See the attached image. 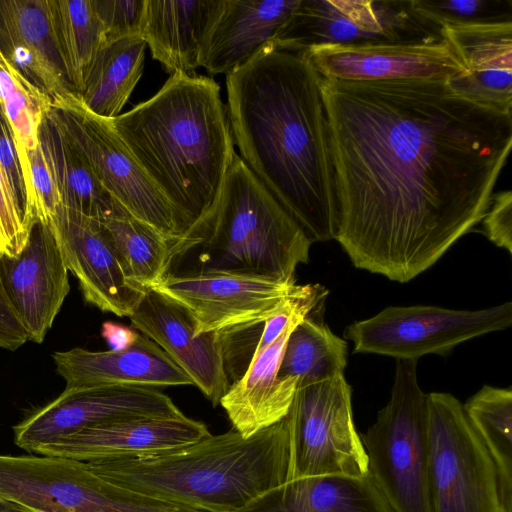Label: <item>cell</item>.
I'll return each instance as SVG.
<instances>
[{
	"label": "cell",
	"mask_w": 512,
	"mask_h": 512,
	"mask_svg": "<svg viewBox=\"0 0 512 512\" xmlns=\"http://www.w3.org/2000/svg\"><path fill=\"white\" fill-rule=\"evenodd\" d=\"M321 310L305 317L290 333L285 345L278 376L296 378L297 387L344 374L347 342L321 320Z\"/></svg>",
	"instance_id": "obj_28"
},
{
	"label": "cell",
	"mask_w": 512,
	"mask_h": 512,
	"mask_svg": "<svg viewBox=\"0 0 512 512\" xmlns=\"http://www.w3.org/2000/svg\"><path fill=\"white\" fill-rule=\"evenodd\" d=\"M298 286L255 274L199 268L168 273L151 289L183 307L200 335L264 323Z\"/></svg>",
	"instance_id": "obj_12"
},
{
	"label": "cell",
	"mask_w": 512,
	"mask_h": 512,
	"mask_svg": "<svg viewBox=\"0 0 512 512\" xmlns=\"http://www.w3.org/2000/svg\"><path fill=\"white\" fill-rule=\"evenodd\" d=\"M511 324V302L480 310L390 306L348 325L344 338L352 341L354 353L417 361L429 354L446 356L460 343L505 330Z\"/></svg>",
	"instance_id": "obj_11"
},
{
	"label": "cell",
	"mask_w": 512,
	"mask_h": 512,
	"mask_svg": "<svg viewBox=\"0 0 512 512\" xmlns=\"http://www.w3.org/2000/svg\"><path fill=\"white\" fill-rule=\"evenodd\" d=\"M28 340L0 286V347L15 350Z\"/></svg>",
	"instance_id": "obj_39"
},
{
	"label": "cell",
	"mask_w": 512,
	"mask_h": 512,
	"mask_svg": "<svg viewBox=\"0 0 512 512\" xmlns=\"http://www.w3.org/2000/svg\"><path fill=\"white\" fill-rule=\"evenodd\" d=\"M146 46L140 34L105 42L79 95L91 112L105 119L120 115L142 76Z\"/></svg>",
	"instance_id": "obj_27"
},
{
	"label": "cell",
	"mask_w": 512,
	"mask_h": 512,
	"mask_svg": "<svg viewBox=\"0 0 512 512\" xmlns=\"http://www.w3.org/2000/svg\"><path fill=\"white\" fill-rule=\"evenodd\" d=\"M51 102L0 51V107L13 135L23 177L28 167L27 154L38 146L39 128Z\"/></svg>",
	"instance_id": "obj_32"
},
{
	"label": "cell",
	"mask_w": 512,
	"mask_h": 512,
	"mask_svg": "<svg viewBox=\"0 0 512 512\" xmlns=\"http://www.w3.org/2000/svg\"><path fill=\"white\" fill-rule=\"evenodd\" d=\"M143 495L206 512H241L289 479L287 418L245 438L235 429L187 445L82 461Z\"/></svg>",
	"instance_id": "obj_4"
},
{
	"label": "cell",
	"mask_w": 512,
	"mask_h": 512,
	"mask_svg": "<svg viewBox=\"0 0 512 512\" xmlns=\"http://www.w3.org/2000/svg\"><path fill=\"white\" fill-rule=\"evenodd\" d=\"M184 414L157 387L107 385L65 388L53 401L13 427L17 446L35 453L80 430L141 417H180Z\"/></svg>",
	"instance_id": "obj_13"
},
{
	"label": "cell",
	"mask_w": 512,
	"mask_h": 512,
	"mask_svg": "<svg viewBox=\"0 0 512 512\" xmlns=\"http://www.w3.org/2000/svg\"><path fill=\"white\" fill-rule=\"evenodd\" d=\"M321 80L305 51L273 42L226 75L239 157L312 243L335 239L338 229Z\"/></svg>",
	"instance_id": "obj_2"
},
{
	"label": "cell",
	"mask_w": 512,
	"mask_h": 512,
	"mask_svg": "<svg viewBox=\"0 0 512 512\" xmlns=\"http://www.w3.org/2000/svg\"><path fill=\"white\" fill-rule=\"evenodd\" d=\"M0 512H32L29 509L0 497Z\"/></svg>",
	"instance_id": "obj_41"
},
{
	"label": "cell",
	"mask_w": 512,
	"mask_h": 512,
	"mask_svg": "<svg viewBox=\"0 0 512 512\" xmlns=\"http://www.w3.org/2000/svg\"><path fill=\"white\" fill-rule=\"evenodd\" d=\"M65 388L107 385L151 387L193 385L190 377L152 340L137 337L121 350L73 348L53 354Z\"/></svg>",
	"instance_id": "obj_21"
},
{
	"label": "cell",
	"mask_w": 512,
	"mask_h": 512,
	"mask_svg": "<svg viewBox=\"0 0 512 512\" xmlns=\"http://www.w3.org/2000/svg\"><path fill=\"white\" fill-rule=\"evenodd\" d=\"M462 406L496 464L506 505L512 509V389L485 385Z\"/></svg>",
	"instance_id": "obj_31"
},
{
	"label": "cell",
	"mask_w": 512,
	"mask_h": 512,
	"mask_svg": "<svg viewBox=\"0 0 512 512\" xmlns=\"http://www.w3.org/2000/svg\"><path fill=\"white\" fill-rule=\"evenodd\" d=\"M0 51L51 99L75 93L58 50L49 0H0Z\"/></svg>",
	"instance_id": "obj_22"
},
{
	"label": "cell",
	"mask_w": 512,
	"mask_h": 512,
	"mask_svg": "<svg viewBox=\"0 0 512 512\" xmlns=\"http://www.w3.org/2000/svg\"><path fill=\"white\" fill-rule=\"evenodd\" d=\"M201 421L180 417H141L80 430L35 453L78 461L166 450L197 442L210 435Z\"/></svg>",
	"instance_id": "obj_20"
},
{
	"label": "cell",
	"mask_w": 512,
	"mask_h": 512,
	"mask_svg": "<svg viewBox=\"0 0 512 512\" xmlns=\"http://www.w3.org/2000/svg\"><path fill=\"white\" fill-rule=\"evenodd\" d=\"M443 38L465 67L445 81L458 95L512 112V22L445 25Z\"/></svg>",
	"instance_id": "obj_18"
},
{
	"label": "cell",
	"mask_w": 512,
	"mask_h": 512,
	"mask_svg": "<svg viewBox=\"0 0 512 512\" xmlns=\"http://www.w3.org/2000/svg\"><path fill=\"white\" fill-rule=\"evenodd\" d=\"M311 244L236 154L217 210L197 246L203 248L200 268L296 283V268L308 263Z\"/></svg>",
	"instance_id": "obj_5"
},
{
	"label": "cell",
	"mask_w": 512,
	"mask_h": 512,
	"mask_svg": "<svg viewBox=\"0 0 512 512\" xmlns=\"http://www.w3.org/2000/svg\"><path fill=\"white\" fill-rule=\"evenodd\" d=\"M218 0H144L140 35L170 74H194Z\"/></svg>",
	"instance_id": "obj_24"
},
{
	"label": "cell",
	"mask_w": 512,
	"mask_h": 512,
	"mask_svg": "<svg viewBox=\"0 0 512 512\" xmlns=\"http://www.w3.org/2000/svg\"><path fill=\"white\" fill-rule=\"evenodd\" d=\"M241 512H393L369 475L286 481Z\"/></svg>",
	"instance_id": "obj_25"
},
{
	"label": "cell",
	"mask_w": 512,
	"mask_h": 512,
	"mask_svg": "<svg viewBox=\"0 0 512 512\" xmlns=\"http://www.w3.org/2000/svg\"><path fill=\"white\" fill-rule=\"evenodd\" d=\"M0 162L26 217V192L22 170L16 153L15 143L10 126L0 107ZM29 224V223H28ZM30 225V224H29Z\"/></svg>",
	"instance_id": "obj_38"
},
{
	"label": "cell",
	"mask_w": 512,
	"mask_h": 512,
	"mask_svg": "<svg viewBox=\"0 0 512 512\" xmlns=\"http://www.w3.org/2000/svg\"><path fill=\"white\" fill-rule=\"evenodd\" d=\"M412 5L421 15L442 27L512 22V0H412Z\"/></svg>",
	"instance_id": "obj_33"
},
{
	"label": "cell",
	"mask_w": 512,
	"mask_h": 512,
	"mask_svg": "<svg viewBox=\"0 0 512 512\" xmlns=\"http://www.w3.org/2000/svg\"><path fill=\"white\" fill-rule=\"evenodd\" d=\"M106 41L140 34L144 0H93Z\"/></svg>",
	"instance_id": "obj_36"
},
{
	"label": "cell",
	"mask_w": 512,
	"mask_h": 512,
	"mask_svg": "<svg viewBox=\"0 0 512 512\" xmlns=\"http://www.w3.org/2000/svg\"><path fill=\"white\" fill-rule=\"evenodd\" d=\"M443 27L412 0H299L274 44L293 51L323 45L432 44Z\"/></svg>",
	"instance_id": "obj_9"
},
{
	"label": "cell",
	"mask_w": 512,
	"mask_h": 512,
	"mask_svg": "<svg viewBox=\"0 0 512 512\" xmlns=\"http://www.w3.org/2000/svg\"><path fill=\"white\" fill-rule=\"evenodd\" d=\"M49 114L109 195L131 217L172 242L173 259L178 258L184 229L109 120L91 112L76 93L53 98Z\"/></svg>",
	"instance_id": "obj_7"
},
{
	"label": "cell",
	"mask_w": 512,
	"mask_h": 512,
	"mask_svg": "<svg viewBox=\"0 0 512 512\" xmlns=\"http://www.w3.org/2000/svg\"><path fill=\"white\" fill-rule=\"evenodd\" d=\"M483 233L490 242L512 253V192L493 194L482 219Z\"/></svg>",
	"instance_id": "obj_37"
},
{
	"label": "cell",
	"mask_w": 512,
	"mask_h": 512,
	"mask_svg": "<svg viewBox=\"0 0 512 512\" xmlns=\"http://www.w3.org/2000/svg\"><path fill=\"white\" fill-rule=\"evenodd\" d=\"M305 53L321 77L331 80L446 81L466 71L445 39L432 44L323 45Z\"/></svg>",
	"instance_id": "obj_16"
},
{
	"label": "cell",
	"mask_w": 512,
	"mask_h": 512,
	"mask_svg": "<svg viewBox=\"0 0 512 512\" xmlns=\"http://www.w3.org/2000/svg\"><path fill=\"white\" fill-rule=\"evenodd\" d=\"M301 321L292 322L255 355L244 375L230 385L220 401L233 429L245 438L279 422L289 412L298 380L279 377L278 373L288 337Z\"/></svg>",
	"instance_id": "obj_23"
},
{
	"label": "cell",
	"mask_w": 512,
	"mask_h": 512,
	"mask_svg": "<svg viewBox=\"0 0 512 512\" xmlns=\"http://www.w3.org/2000/svg\"><path fill=\"white\" fill-rule=\"evenodd\" d=\"M108 120L176 213L185 233L178 258L185 255L214 217L236 155L219 85L174 73L152 98Z\"/></svg>",
	"instance_id": "obj_3"
},
{
	"label": "cell",
	"mask_w": 512,
	"mask_h": 512,
	"mask_svg": "<svg viewBox=\"0 0 512 512\" xmlns=\"http://www.w3.org/2000/svg\"><path fill=\"white\" fill-rule=\"evenodd\" d=\"M48 224L86 302L129 318L147 289L130 279L101 222L60 204Z\"/></svg>",
	"instance_id": "obj_14"
},
{
	"label": "cell",
	"mask_w": 512,
	"mask_h": 512,
	"mask_svg": "<svg viewBox=\"0 0 512 512\" xmlns=\"http://www.w3.org/2000/svg\"><path fill=\"white\" fill-rule=\"evenodd\" d=\"M430 512H512L496 464L450 393L427 394Z\"/></svg>",
	"instance_id": "obj_8"
},
{
	"label": "cell",
	"mask_w": 512,
	"mask_h": 512,
	"mask_svg": "<svg viewBox=\"0 0 512 512\" xmlns=\"http://www.w3.org/2000/svg\"><path fill=\"white\" fill-rule=\"evenodd\" d=\"M338 205L356 268L406 283L486 214L512 146V114L443 80L322 77Z\"/></svg>",
	"instance_id": "obj_1"
},
{
	"label": "cell",
	"mask_w": 512,
	"mask_h": 512,
	"mask_svg": "<svg viewBox=\"0 0 512 512\" xmlns=\"http://www.w3.org/2000/svg\"><path fill=\"white\" fill-rule=\"evenodd\" d=\"M30 228L0 162V252L16 256L24 247Z\"/></svg>",
	"instance_id": "obj_35"
},
{
	"label": "cell",
	"mask_w": 512,
	"mask_h": 512,
	"mask_svg": "<svg viewBox=\"0 0 512 512\" xmlns=\"http://www.w3.org/2000/svg\"><path fill=\"white\" fill-rule=\"evenodd\" d=\"M53 30L68 79L80 95L106 42L93 0H49Z\"/></svg>",
	"instance_id": "obj_29"
},
{
	"label": "cell",
	"mask_w": 512,
	"mask_h": 512,
	"mask_svg": "<svg viewBox=\"0 0 512 512\" xmlns=\"http://www.w3.org/2000/svg\"><path fill=\"white\" fill-rule=\"evenodd\" d=\"M299 0H218L200 66L228 75L274 42Z\"/></svg>",
	"instance_id": "obj_19"
},
{
	"label": "cell",
	"mask_w": 512,
	"mask_h": 512,
	"mask_svg": "<svg viewBox=\"0 0 512 512\" xmlns=\"http://www.w3.org/2000/svg\"><path fill=\"white\" fill-rule=\"evenodd\" d=\"M38 139L50 164L61 205L98 221L125 211L102 187L49 111L40 125Z\"/></svg>",
	"instance_id": "obj_26"
},
{
	"label": "cell",
	"mask_w": 512,
	"mask_h": 512,
	"mask_svg": "<svg viewBox=\"0 0 512 512\" xmlns=\"http://www.w3.org/2000/svg\"><path fill=\"white\" fill-rule=\"evenodd\" d=\"M28 167L24 175L26 192V220L49 223L61 204L58 188L45 152L38 142L35 150L27 154Z\"/></svg>",
	"instance_id": "obj_34"
},
{
	"label": "cell",
	"mask_w": 512,
	"mask_h": 512,
	"mask_svg": "<svg viewBox=\"0 0 512 512\" xmlns=\"http://www.w3.org/2000/svg\"><path fill=\"white\" fill-rule=\"evenodd\" d=\"M101 335L108 343L110 350H121L133 344L139 333L128 327L106 321L102 324Z\"/></svg>",
	"instance_id": "obj_40"
},
{
	"label": "cell",
	"mask_w": 512,
	"mask_h": 512,
	"mask_svg": "<svg viewBox=\"0 0 512 512\" xmlns=\"http://www.w3.org/2000/svg\"><path fill=\"white\" fill-rule=\"evenodd\" d=\"M0 286L28 340L41 343L70 290L68 268L48 223H32L16 256L0 252Z\"/></svg>",
	"instance_id": "obj_15"
},
{
	"label": "cell",
	"mask_w": 512,
	"mask_h": 512,
	"mask_svg": "<svg viewBox=\"0 0 512 512\" xmlns=\"http://www.w3.org/2000/svg\"><path fill=\"white\" fill-rule=\"evenodd\" d=\"M132 326L157 344L213 404H220L230 387L225 370L222 332L197 335L188 312L148 288L129 317Z\"/></svg>",
	"instance_id": "obj_17"
},
{
	"label": "cell",
	"mask_w": 512,
	"mask_h": 512,
	"mask_svg": "<svg viewBox=\"0 0 512 512\" xmlns=\"http://www.w3.org/2000/svg\"><path fill=\"white\" fill-rule=\"evenodd\" d=\"M289 479L368 475L367 455L353 420L351 387L344 374L297 387L286 416Z\"/></svg>",
	"instance_id": "obj_10"
},
{
	"label": "cell",
	"mask_w": 512,
	"mask_h": 512,
	"mask_svg": "<svg viewBox=\"0 0 512 512\" xmlns=\"http://www.w3.org/2000/svg\"><path fill=\"white\" fill-rule=\"evenodd\" d=\"M416 360H397L390 398L363 433L368 475L393 512H430L427 394Z\"/></svg>",
	"instance_id": "obj_6"
},
{
	"label": "cell",
	"mask_w": 512,
	"mask_h": 512,
	"mask_svg": "<svg viewBox=\"0 0 512 512\" xmlns=\"http://www.w3.org/2000/svg\"><path fill=\"white\" fill-rule=\"evenodd\" d=\"M100 222L133 282L145 289L153 288L169 273L173 262L172 242L126 211Z\"/></svg>",
	"instance_id": "obj_30"
}]
</instances>
